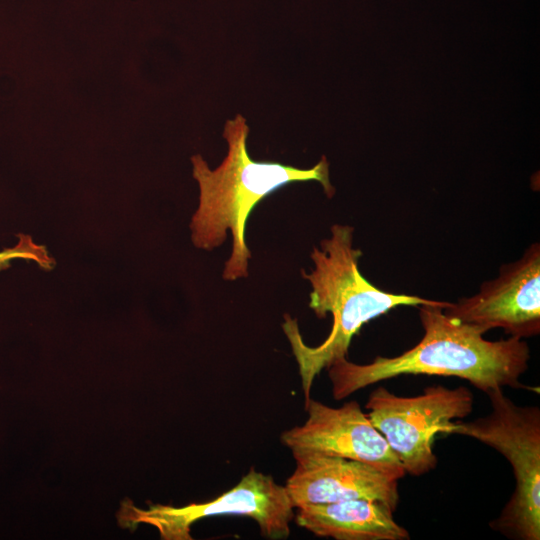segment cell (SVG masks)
Listing matches in <instances>:
<instances>
[{"instance_id": "ba28073f", "label": "cell", "mask_w": 540, "mask_h": 540, "mask_svg": "<svg viewBox=\"0 0 540 540\" xmlns=\"http://www.w3.org/2000/svg\"><path fill=\"white\" fill-rule=\"evenodd\" d=\"M304 407L306 421L280 437L291 451L362 461L394 480L404 477L402 464L358 402L349 401L334 408L310 398Z\"/></svg>"}, {"instance_id": "8fae6325", "label": "cell", "mask_w": 540, "mask_h": 540, "mask_svg": "<svg viewBox=\"0 0 540 540\" xmlns=\"http://www.w3.org/2000/svg\"><path fill=\"white\" fill-rule=\"evenodd\" d=\"M13 258L34 259L42 266L45 265L43 260L46 263L50 262L44 249L33 244L29 237H22L20 243L16 247L0 252V268L8 264V261Z\"/></svg>"}, {"instance_id": "6da1fadb", "label": "cell", "mask_w": 540, "mask_h": 540, "mask_svg": "<svg viewBox=\"0 0 540 540\" xmlns=\"http://www.w3.org/2000/svg\"><path fill=\"white\" fill-rule=\"evenodd\" d=\"M450 302L418 306L421 340L395 357L377 356L368 364L342 358L331 364L328 376L334 399H344L377 382L400 375H437L465 379L487 393L497 388H527L520 382L527 371L530 348L523 339L489 341L477 328L448 317Z\"/></svg>"}, {"instance_id": "7a4b0ae2", "label": "cell", "mask_w": 540, "mask_h": 540, "mask_svg": "<svg viewBox=\"0 0 540 540\" xmlns=\"http://www.w3.org/2000/svg\"><path fill=\"white\" fill-rule=\"evenodd\" d=\"M248 134L246 119L238 114L225 123L223 137L228 151L217 168L210 169L199 154L191 157L193 177L200 191L199 204L190 223L192 242L195 247L210 251L221 246L227 231H231L232 250L222 272L225 281L248 277L251 252L245 231L248 218L260 201L295 182L317 181L328 198L335 194L325 156L309 169L275 161H255L247 150Z\"/></svg>"}, {"instance_id": "9c48e42d", "label": "cell", "mask_w": 540, "mask_h": 540, "mask_svg": "<svg viewBox=\"0 0 540 540\" xmlns=\"http://www.w3.org/2000/svg\"><path fill=\"white\" fill-rule=\"evenodd\" d=\"M292 455L296 467L284 487L294 508L363 498L395 511L399 503L398 481L368 463L304 451Z\"/></svg>"}, {"instance_id": "30bf717a", "label": "cell", "mask_w": 540, "mask_h": 540, "mask_svg": "<svg viewBox=\"0 0 540 540\" xmlns=\"http://www.w3.org/2000/svg\"><path fill=\"white\" fill-rule=\"evenodd\" d=\"M381 501L350 499L297 508L296 524L318 537L336 540H409V532Z\"/></svg>"}, {"instance_id": "5b68a950", "label": "cell", "mask_w": 540, "mask_h": 540, "mask_svg": "<svg viewBox=\"0 0 540 540\" xmlns=\"http://www.w3.org/2000/svg\"><path fill=\"white\" fill-rule=\"evenodd\" d=\"M221 515L250 517L258 524L262 537L282 540L290 535L295 513L285 487L271 475L251 468L238 484L210 501L182 507L153 504L140 509L125 500L117 517L124 528L135 529L145 523L155 527L161 539L191 540L195 522Z\"/></svg>"}, {"instance_id": "277c9868", "label": "cell", "mask_w": 540, "mask_h": 540, "mask_svg": "<svg viewBox=\"0 0 540 540\" xmlns=\"http://www.w3.org/2000/svg\"><path fill=\"white\" fill-rule=\"evenodd\" d=\"M491 412L472 421H453L444 435L471 437L497 450L510 463L515 490L493 530L514 540L540 539V409L519 406L502 388L488 391Z\"/></svg>"}, {"instance_id": "52a82bcc", "label": "cell", "mask_w": 540, "mask_h": 540, "mask_svg": "<svg viewBox=\"0 0 540 540\" xmlns=\"http://www.w3.org/2000/svg\"><path fill=\"white\" fill-rule=\"evenodd\" d=\"M443 310L483 334L501 328L520 339L539 335L540 244H531L518 260L503 264L498 277L482 283L476 294Z\"/></svg>"}, {"instance_id": "8992f818", "label": "cell", "mask_w": 540, "mask_h": 540, "mask_svg": "<svg viewBox=\"0 0 540 540\" xmlns=\"http://www.w3.org/2000/svg\"><path fill=\"white\" fill-rule=\"evenodd\" d=\"M473 404L474 396L465 386H429L414 397L397 396L379 386L369 395L365 408L405 472L421 476L437 465L435 436L444 435L453 421L467 417Z\"/></svg>"}, {"instance_id": "3957f363", "label": "cell", "mask_w": 540, "mask_h": 540, "mask_svg": "<svg viewBox=\"0 0 540 540\" xmlns=\"http://www.w3.org/2000/svg\"><path fill=\"white\" fill-rule=\"evenodd\" d=\"M331 235L314 247L310 257L314 268L301 270L311 284L309 307L323 319L332 315V327L318 346L307 345L297 320L284 315L283 331L287 336L298 365L305 405L315 378L335 361L347 358L352 338L369 321L399 306H420L436 300L409 294L381 290L368 281L359 270L362 251L353 247L354 228L334 224ZM304 405V406H305Z\"/></svg>"}]
</instances>
